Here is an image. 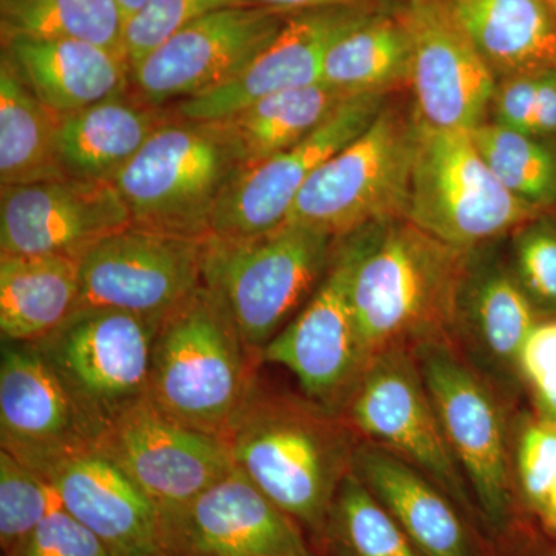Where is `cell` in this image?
I'll return each instance as SVG.
<instances>
[{"label":"cell","mask_w":556,"mask_h":556,"mask_svg":"<svg viewBox=\"0 0 556 556\" xmlns=\"http://www.w3.org/2000/svg\"><path fill=\"white\" fill-rule=\"evenodd\" d=\"M257 358L201 285L156 329L148 399L175 420L226 438L255 391Z\"/></svg>","instance_id":"3"},{"label":"cell","mask_w":556,"mask_h":556,"mask_svg":"<svg viewBox=\"0 0 556 556\" xmlns=\"http://www.w3.org/2000/svg\"><path fill=\"white\" fill-rule=\"evenodd\" d=\"M124 27L126 16L115 0H0L2 40H84L126 56Z\"/></svg>","instance_id":"31"},{"label":"cell","mask_w":556,"mask_h":556,"mask_svg":"<svg viewBox=\"0 0 556 556\" xmlns=\"http://www.w3.org/2000/svg\"><path fill=\"white\" fill-rule=\"evenodd\" d=\"M530 556H556V546H548L547 548H543V551H536L535 554Z\"/></svg>","instance_id":"45"},{"label":"cell","mask_w":556,"mask_h":556,"mask_svg":"<svg viewBox=\"0 0 556 556\" xmlns=\"http://www.w3.org/2000/svg\"><path fill=\"white\" fill-rule=\"evenodd\" d=\"M489 247L471 249L452 340L482 378L511 390L522 383V351L541 317L508 262Z\"/></svg>","instance_id":"20"},{"label":"cell","mask_w":556,"mask_h":556,"mask_svg":"<svg viewBox=\"0 0 556 556\" xmlns=\"http://www.w3.org/2000/svg\"><path fill=\"white\" fill-rule=\"evenodd\" d=\"M252 5L263 9L298 13L321 9H357L368 11H397L404 3L397 0H251Z\"/></svg>","instance_id":"41"},{"label":"cell","mask_w":556,"mask_h":556,"mask_svg":"<svg viewBox=\"0 0 556 556\" xmlns=\"http://www.w3.org/2000/svg\"><path fill=\"white\" fill-rule=\"evenodd\" d=\"M161 321L116 309H78L33 342L83 413L94 438L149 394Z\"/></svg>","instance_id":"9"},{"label":"cell","mask_w":556,"mask_h":556,"mask_svg":"<svg viewBox=\"0 0 556 556\" xmlns=\"http://www.w3.org/2000/svg\"><path fill=\"white\" fill-rule=\"evenodd\" d=\"M203 240L134 225L102 237L78 255L75 311L116 309L163 320L203 285Z\"/></svg>","instance_id":"11"},{"label":"cell","mask_w":556,"mask_h":556,"mask_svg":"<svg viewBox=\"0 0 556 556\" xmlns=\"http://www.w3.org/2000/svg\"><path fill=\"white\" fill-rule=\"evenodd\" d=\"M0 444L36 473L97 444L83 413L33 343L3 342Z\"/></svg>","instance_id":"19"},{"label":"cell","mask_w":556,"mask_h":556,"mask_svg":"<svg viewBox=\"0 0 556 556\" xmlns=\"http://www.w3.org/2000/svg\"><path fill=\"white\" fill-rule=\"evenodd\" d=\"M351 468L420 556H489L479 543L478 527L441 486L407 460L365 441L354 447Z\"/></svg>","instance_id":"23"},{"label":"cell","mask_w":556,"mask_h":556,"mask_svg":"<svg viewBox=\"0 0 556 556\" xmlns=\"http://www.w3.org/2000/svg\"><path fill=\"white\" fill-rule=\"evenodd\" d=\"M131 225L112 182L61 178L0 186V257L75 255Z\"/></svg>","instance_id":"18"},{"label":"cell","mask_w":556,"mask_h":556,"mask_svg":"<svg viewBox=\"0 0 556 556\" xmlns=\"http://www.w3.org/2000/svg\"><path fill=\"white\" fill-rule=\"evenodd\" d=\"M226 439L233 466L316 543L356 447L334 413L255 388Z\"/></svg>","instance_id":"2"},{"label":"cell","mask_w":556,"mask_h":556,"mask_svg":"<svg viewBox=\"0 0 556 556\" xmlns=\"http://www.w3.org/2000/svg\"><path fill=\"white\" fill-rule=\"evenodd\" d=\"M556 478V424L536 417L527 424L517 448V481L522 503L536 517Z\"/></svg>","instance_id":"37"},{"label":"cell","mask_w":556,"mask_h":556,"mask_svg":"<svg viewBox=\"0 0 556 556\" xmlns=\"http://www.w3.org/2000/svg\"><path fill=\"white\" fill-rule=\"evenodd\" d=\"M351 97L317 83L269 94L211 123L229 139L248 170L308 137Z\"/></svg>","instance_id":"28"},{"label":"cell","mask_w":556,"mask_h":556,"mask_svg":"<svg viewBox=\"0 0 556 556\" xmlns=\"http://www.w3.org/2000/svg\"><path fill=\"white\" fill-rule=\"evenodd\" d=\"M551 2L556 7V0H551Z\"/></svg>","instance_id":"46"},{"label":"cell","mask_w":556,"mask_h":556,"mask_svg":"<svg viewBox=\"0 0 556 556\" xmlns=\"http://www.w3.org/2000/svg\"><path fill=\"white\" fill-rule=\"evenodd\" d=\"M376 11L321 9L289 13L283 27L236 78L217 89L179 101V118L211 123L252 102L321 83L332 43Z\"/></svg>","instance_id":"21"},{"label":"cell","mask_w":556,"mask_h":556,"mask_svg":"<svg viewBox=\"0 0 556 556\" xmlns=\"http://www.w3.org/2000/svg\"><path fill=\"white\" fill-rule=\"evenodd\" d=\"M308 556H317L316 554H313V555H308Z\"/></svg>","instance_id":"47"},{"label":"cell","mask_w":556,"mask_h":556,"mask_svg":"<svg viewBox=\"0 0 556 556\" xmlns=\"http://www.w3.org/2000/svg\"><path fill=\"white\" fill-rule=\"evenodd\" d=\"M496 79L556 67L551 0H445Z\"/></svg>","instance_id":"25"},{"label":"cell","mask_w":556,"mask_h":556,"mask_svg":"<svg viewBox=\"0 0 556 556\" xmlns=\"http://www.w3.org/2000/svg\"><path fill=\"white\" fill-rule=\"evenodd\" d=\"M470 134L486 166L511 195L543 214L556 207V138L507 129L492 121Z\"/></svg>","instance_id":"33"},{"label":"cell","mask_w":556,"mask_h":556,"mask_svg":"<svg viewBox=\"0 0 556 556\" xmlns=\"http://www.w3.org/2000/svg\"><path fill=\"white\" fill-rule=\"evenodd\" d=\"M160 511L182 506L228 477V439L175 420L149 399L112 424L97 441Z\"/></svg>","instance_id":"12"},{"label":"cell","mask_w":556,"mask_h":556,"mask_svg":"<svg viewBox=\"0 0 556 556\" xmlns=\"http://www.w3.org/2000/svg\"><path fill=\"white\" fill-rule=\"evenodd\" d=\"M340 243L351 308L369 362L390 348L452 340L471 249L434 239L407 218L376 223Z\"/></svg>","instance_id":"1"},{"label":"cell","mask_w":556,"mask_h":556,"mask_svg":"<svg viewBox=\"0 0 556 556\" xmlns=\"http://www.w3.org/2000/svg\"><path fill=\"white\" fill-rule=\"evenodd\" d=\"M401 9L368 14L340 36L328 51L321 83L353 97L409 86L413 47Z\"/></svg>","instance_id":"29"},{"label":"cell","mask_w":556,"mask_h":556,"mask_svg":"<svg viewBox=\"0 0 556 556\" xmlns=\"http://www.w3.org/2000/svg\"><path fill=\"white\" fill-rule=\"evenodd\" d=\"M532 134L556 138V67L543 70L538 75Z\"/></svg>","instance_id":"42"},{"label":"cell","mask_w":556,"mask_h":556,"mask_svg":"<svg viewBox=\"0 0 556 556\" xmlns=\"http://www.w3.org/2000/svg\"><path fill=\"white\" fill-rule=\"evenodd\" d=\"M3 556H113L89 529L61 506Z\"/></svg>","instance_id":"38"},{"label":"cell","mask_w":556,"mask_h":556,"mask_svg":"<svg viewBox=\"0 0 556 556\" xmlns=\"http://www.w3.org/2000/svg\"><path fill=\"white\" fill-rule=\"evenodd\" d=\"M521 380L535 405L536 417L556 424V316L540 320L527 340Z\"/></svg>","instance_id":"39"},{"label":"cell","mask_w":556,"mask_h":556,"mask_svg":"<svg viewBox=\"0 0 556 556\" xmlns=\"http://www.w3.org/2000/svg\"><path fill=\"white\" fill-rule=\"evenodd\" d=\"M540 214L501 185L470 131L437 129L419 121L408 222L452 247L477 249Z\"/></svg>","instance_id":"7"},{"label":"cell","mask_w":556,"mask_h":556,"mask_svg":"<svg viewBox=\"0 0 556 556\" xmlns=\"http://www.w3.org/2000/svg\"><path fill=\"white\" fill-rule=\"evenodd\" d=\"M342 412L367 441L422 471L452 497L471 525L482 526L412 348H390L372 357Z\"/></svg>","instance_id":"10"},{"label":"cell","mask_w":556,"mask_h":556,"mask_svg":"<svg viewBox=\"0 0 556 556\" xmlns=\"http://www.w3.org/2000/svg\"><path fill=\"white\" fill-rule=\"evenodd\" d=\"M244 5H252L251 0H148L124 27V53L130 67L201 17Z\"/></svg>","instance_id":"36"},{"label":"cell","mask_w":556,"mask_h":556,"mask_svg":"<svg viewBox=\"0 0 556 556\" xmlns=\"http://www.w3.org/2000/svg\"><path fill=\"white\" fill-rule=\"evenodd\" d=\"M314 544L317 556H420L353 468L340 482Z\"/></svg>","instance_id":"32"},{"label":"cell","mask_w":556,"mask_h":556,"mask_svg":"<svg viewBox=\"0 0 556 556\" xmlns=\"http://www.w3.org/2000/svg\"><path fill=\"white\" fill-rule=\"evenodd\" d=\"M75 255L0 257V332L3 342L33 343L64 324L78 305Z\"/></svg>","instance_id":"27"},{"label":"cell","mask_w":556,"mask_h":556,"mask_svg":"<svg viewBox=\"0 0 556 556\" xmlns=\"http://www.w3.org/2000/svg\"><path fill=\"white\" fill-rule=\"evenodd\" d=\"M548 538L556 541V478L548 493L546 504L535 517Z\"/></svg>","instance_id":"43"},{"label":"cell","mask_w":556,"mask_h":556,"mask_svg":"<svg viewBox=\"0 0 556 556\" xmlns=\"http://www.w3.org/2000/svg\"><path fill=\"white\" fill-rule=\"evenodd\" d=\"M511 273L538 316H556V218L551 212L511 232Z\"/></svg>","instance_id":"35"},{"label":"cell","mask_w":556,"mask_h":556,"mask_svg":"<svg viewBox=\"0 0 556 556\" xmlns=\"http://www.w3.org/2000/svg\"><path fill=\"white\" fill-rule=\"evenodd\" d=\"M115 2L118 3L119 9L123 11L127 21L130 16H134V14L137 13V11L141 9L148 0H115Z\"/></svg>","instance_id":"44"},{"label":"cell","mask_w":556,"mask_h":556,"mask_svg":"<svg viewBox=\"0 0 556 556\" xmlns=\"http://www.w3.org/2000/svg\"><path fill=\"white\" fill-rule=\"evenodd\" d=\"M415 105L391 104L306 182L285 223L309 226L334 239L407 217L417 148Z\"/></svg>","instance_id":"6"},{"label":"cell","mask_w":556,"mask_h":556,"mask_svg":"<svg viewBox=\"0 0 556 556\" xmlns=\"http://www.w3.org/2000/svg\"><path fill=\"white\" fill-rule=\"evenodd\" d=\"M156 556H167V555H156Z\"/></svg>","instance_id":"48"},{"label":"cell","mask_w":556,"mask_h":556,"mask_svg":"<svg viewBox=\"0 0 556 556\" xmlns=\"http://www.w3.org/2000/svg\"><path fill=\"white\" fill-rule=\"evenodd\" d=\"M60 116L28 90L0 58V185L67 178L58 155Z\"/></svg>","instance_id":"30"},{"label":"cell","mask_w":556,"mask_h":556,"mask_svg":"<svg viewBox=\"0 0 556 556\" xmlns=\"http://www.w3.org/2000/svg\"><path fill=\"white\" fill-rule=\"evenodd\" d=\"M60 506L56 493L39 473L0 450V547L2 554L21 543Z\"/></svg>","instance_id":"34"},{"label":"cell","mask_w":556,"mask_h":556,"mask_svg":"<svg viewBox=\"0 0 556 556\" xmlns=\"http://www.w3.org/2000/svg\"><path fill=\"white\" fill-rule=\"evenodd\" d=\"M167 556H308L306 535L254 482L233 468L182 506L160 511Z\"/></svg>","instance_id":"14"},{"label":"cell","mask_w":556,"mask_h":556,"mask_svg":"<svg viewBox=\"0 0 556 556\" xmlns=\"http://www.w3.org/2000/svg\"><path fill=\"white\" fill-rule=\"evenodd\" d=\"M39 475L60 506L113 556L164 555L159 508L97 445L61 457Z\"/></svg>","instance_id":"22"},{"label":"cell","mask_w":556,"mask_h":556,"mask_svg":"<svg viewBox=\"0 0 556 556\" xmlns=\"http://www.w3.org/2000/svg\"><path fill=\"white\" fill-rule=\"evenodd\" d=\"M401 16L412 38L408 87L420 123L459 131H473L486 123L496 76L445 0H405Z\"/></svg>","instance_id":"17"},{"label":"cell","mask_w":556,"mask_h":556,"mask_svg":"<svg viewBox=\"0 0 556 556\" xmlns=\"http://www.w3.org/2000/svg\"><path fill=\"white\" fill-rule=\"evenodd\" d=\"M288 14L257 5L215 11L134 65L131 84L153 108L207 93L247 68L276 38Z\"/></svg>","instance_id":"13"},{"label":"cell","mask_w":556,"mask_h":556,"mask_svg":"<svg viewBox=\"0 0 556 556\" xmlns=\"http://www.w3.org/2000/svg\"><path fill=\"white\" fill-rule=\"evenodd\" d=\"M288 368L303 394L334 413L345 407L369 364L348 294V258L338 240L331 266L308 302L260 353Z\"/></svg>","instance_id":"15"},{"label":"cell","mask_w":556,"mask_h":556,"mask_svg":"<svg viewBox=\"0 0 556 556\" xmlns=\"http://www.w3.org/2000/svg\"><path fill=\"white\" fill-rule=\"evenodd\" d=\"M412 350L482 526L504 535L514 526L515 489L506 426L492 387L452 340H427Z\"/></svg>","instance_id":"8"},{"label":"cell","mask_w":556,"mask_h":556,"mask_svg":"<svg viewBox=\"0 0 556 556\" xmlns=\"http://www.w3.org/2000/svg\"><path fill=\"white\" fill-rule=\"evenodd\" d=\"M338 239L283 223L255 237L203 240L201 281L222 303L252 353L276 338L327 276Z\"/></svg>","instance_id":"4"},{"label":"cell","mask_w":556,"mask_h":556,"mask_svg":"<svg viewBox=\"0 0 556 556\" xmlns=\"http://www.w3.org/2000/svg\"><path fill=\"white\" fill-rule=\"evenodd\" d=\"M243 170L214 123L179 118L153 131L112 185L131 225L206 239L219 201Z\"/></svg>","instance_id":"5"},{"label":"cell","mask_w":556,"mask_h":556,"mask_svg":"<svg viewBox=\"0 0 556 556\" xmlns=\"http://www.w3.org/2000/svg\"><path fill=\"white\" fill-rule=\"evenodd\" d=\"M2 54L28 90L58 115L126 93L131 67L118 51L73 39L11 38Z\"/></svg>","instance_id":"24"},{"label":"cell","mask_w":556,"mask_h":556,"mask_svg":"<svg viewBox=\"0 0 556 556\" xmlns=\"http://www.w3.org/2000/svg\"><path fill=\"white\" fill-rule=\"evenodd\" d=\"M536 73L508 76L497 80L489 121L507 129L532 134L533 115H535Z\"/></svg>","instance_id":"40"},{"label":"cell","mask_w":556,"mask_h":556,"mask_svg":"<svg viewBox=\"0 0 556 556\" xmlns=\"http://www.w3.org/2000/svg\"><path fill=\"white\" fill-rule=\"evenodd\" d=\"M390 97H351L298 144L241 172L219 201L208 236L255 237L283 225L311 177L339 150L368 129Z\"/></svg>","instance_id":"16"},{"label":"cell","mask_w":556,"mask_h":556,"mask_svg":"<svg viewBox=\"0 0 556 556\" xmlns=\"http://www.w3.org/2000/svg\"><path fill=\"white\" fill-rule=\"evenodd\" d=\"M166 121L124 93L61 115L58 155L65 177L112 182Z\"/></svg>","instance_id":"26"}]
</instances>
